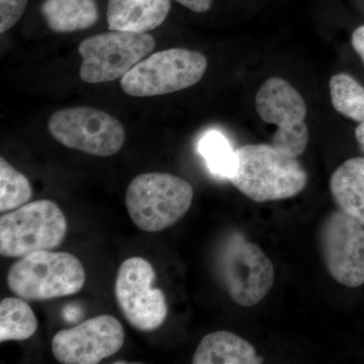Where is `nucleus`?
<instances>
[{
  "label": "nucleus",
  "mask_w": 364,
  "mask_h": 364,
  "mask_svg": "<svg viewBox=\"0 0 364 364\" xmlns=\"http://www.w3.org/2000/svg\"><path fill=\"white\" fill-rule=\"evenodd\" d=\"M48 128L57 142L97 157L117 154L126 141L121 122L93 107L60 109L50 117Z\"/></svg>",
  "instance_id": "6e6552de"
},
{
  "label": "nucleus",
  "mask_w": 364,
  "mask_h": 364,
  "mask_svg": "<svg viewBox=\"0 0 364 364\" xmlns=\"http://www.w3.org/2000/svg\"><path fill=\"white\" fill-rule=\"evenodd\" d=\"M85 269L73 254L36 251L23 256L9 268V291L26 301L63 298L79 293L85 287Z\"/></svg>",
  "instance_id": "f03ea898"
},
{
  "label": "nucleus",
  "mask_w": 364,
  "mask_h": 364,
  "mask_svg": "<svg viewBox=\"0 0 364 364\" xmlns=\"http://www.w3.org/2000/svg\"><path fill=\"white\" fill-rule=\"evenodd\" d=\"M253 345L245 339L228 331L205 335L193 354V364H260Z\"/></svg>",
  "instance_id": "4468645a"
},
{
  "label": "nucleus",
  "mask_w": 364,
  "mask_h": 364,
  "mask_svg": "<svg viewBox=\"0 0 364 364\" xmlns=\"http://www.w3.org/2000/svg\"><path fill=\"white\" fill-rule=\"evenodd\" d=\"M320 248L330 275L342 286L364 284V226L342 210L326 217Z\"/></svg>",
  "instance_id": "9b49d317"
},
{
  "label": "nucleus",
  "mask_w": 364,
  "mask_h": 364,
  "mask_svg": "<svg viewBox=\"0 0 364 364\" xmlns=\"http://www.w3.org/2000/svg\"><path fill=\"white\" fill-rule=\"evenodd\" d=\"M28 0H0V33L11 30L25 14Z\"/></svg>",
  "instance_id": "412c9836"
},
{
  "label": "nucleus",
  "mask_w": 364,
  "mask_h": 364,
  "mask_svg": "<svg viewBox=\"0 0 364 364\" xmlns=\"http://www.w3.org/2000/svg\"><path fill=\"white\" fill-rule=\"evenodd\" d=\"M170 0H109L107 21L109 31L146 33L164 23Z\"/></svg>",
  "instance_id": "ddd939ff"
},
{
  "label": "nucleus",
  "mask_w": 364,
  "mask_h": 364,
  "mask_svg": "<svg viewBox=\"0 0 364 364\" xmlns=\"http://www.w3.org/2000/svg\"><path fill=\"white\" fill-rule=\"evenodd\" d=\"M33 196L32 186L23 173L0 158V212L23 207Z\"/></svg>",
  "instance_id": "aec40b11"
},
{
  "label": "nucleus",
  "mask_w": 364,
  "mask_h": 364,
  "mask_svg": "<svg viewBox=\"0 0 364 364\" xmlns=\"http://www.w3.org/2000/svg\"><path fill=\"white\" fill-rule=\"evenodd\" d=\"M255 107L263 122L277 127L272 145L296 158L305 152L309 143L306 105L291 83L277 76L267 79L256 93Z\"/></svg>",
  "instance_id": "1a4fd4ad"
},
{
  "label": "nucleus",
  "mask_w": 364,
  "mask_h": 364,
  "mask_svg": "<svg viewBox=\"0 0 364 364\" xmlns=\"http://www.w3.org/2000/svg\"><path fill=\"white\" fill-rule=\"evenodd\" d=\"M156 272L149 261L135 256L117 270L114 296L129 324L139 331L156 330L168 315L166 296L153 287Z\"/></svg>",
  "instance_id": "9d476101"
},
{
  "label": "nucleus",
  "mask_w": 364,
  "mask_h": 364,
  "mask_svg": "<svg viewBox=\"0 0 364 364\" xmlns=\"http://www.w3.org/2000/svg\"><path fill=\"white\" fill-rule=\"evenodd\" d=\"M208 67L202 53L173 48L139 62L121 79L127 95L135 97L169 95L196 85Z\"/></svg>",
  "instance_id": "423d86ee"
},
{
  "label": "nucleus",
  "mask_w": 364,
  "mask_h": 364,
  "mask_svg": "<svg viewBox=\"0 0 364 364\" xmlns=\"http://www.w3.org/2000/svg\"><path fill=\"white\" fill-rule=\"evenodd\" d=\"M352 47L358 53L364 64V26H360L352 33Z\"/></svg>",
  "instance_id": "5701e85b"
},
{
  "label": "nucleus",
  "mask_w": 364,
  "mask_h": 364,
  "mask_svg": "<svg viewBox=\"0 0 364 364\" xmlns=\"http://www.w3.org/2000/svg\"><path fill=\"white\" fill-rule=\"evenodd\" d=\"M38 329L33 309L21 298H6L0 301V342L23 341Z\"/></svg>",
  "instance_id": "f3484780"
},
{
  "label": "nucleus",
  "mask_w": 364,
  "mask_h": 364,
  "mask_svg": "<svg viewBox=\"0 0 364 364\" xmlns=\"http://www.w3.org/2000/svg\"><path fill=\"white\" fill-rule=\"evenodd\" d=\"M181 6L191 9L195 13H205L210 9L213 4V0H176Z\"/></svg>",
  "instance_id": "4be33fe9"
},
{
  "label": "nucleus",
  "mask_w": 364,
  "mask_h": 364,
  "mask_svg": "<svg viewBox=\"0 0 364 364\" xmlns=\"http://www.w3.org/2000/svg\"><path fill=\"white\" fill-rule=\"evenodd\" d=\"M67 229L65 215L56 203H26L0 217V254L21 258L36 251L53 250L63 243Z\"/></svg>",
  "instance_id": "20e7f679"
},
{
  "label": "nucleus",
  "mask_w": 364,
  "mask_h": 364,
  "mask_svg": "<svg viewBox=\"0 0 364 364\" xmlns=\"http://www.w3.org/2000/svg\"><path fill=\"white\" fill-rule=\"evenodd\" d=\"M41 13L55 33H73L95 26L100 18L97 0H44Z\"/></svg>",
  "instance_id": "dca6fc26"
},
{
  "label": "nucleus",
  "mask_w": 364,
  "mask_h": 364,
  "mask_svg": "<svg viewBox=\"0 0 364 364\" xmlns=\"http://www.w3.org/2000/svg\"><path fill=\"white\" fill-rule=\"evenodd\" d=\"M198 149L210 173L230 181L236 168V150L221 132L208 131L203 134L198 141Z\"/></svg>",
  "instance_id": "a211bd4d"
},
{
  "label": "nucleus",
  "mask_w": 364,
  "mask_h": 364,
  "mask_svg": "<svg viewBox=\"0 0 364 364\" xmlns=\"http://www.w3.org/2000/svg\"><path fill=\"white\" fill-rule=\"evenodd\" d=\"M156 42L146 33L109 31L83 41L79 75L85 82L105 83L126 75L154 50Z\"/></svg>",
  "instance_id": "0eeeda50"
},
{
  "label": "nucleus",
  "mask_w": 364,
  "mask_h": 364,
  "mask_svg": "<svg viewBox=\"0 0 364 364\" xmlns=\"http://www.w3.org/2000/svg\"><path fill=\"white\" fill-rule=\"evenodd\" d=\"M355 136L359 146H360L361 149L364 151V122L359 123L358 126L356 127Z\"/></svg>",
  "instance_id": "b1692460"
},
{
  "label": "nucleus",
  "mask_w": 364,
  "mask_h": 364,
  "mask_svg": "<svg viewBox=\"0 0 364 364\" xmlns=\"http://www.w3.org/2000/svg\"><path fill=\"white\" fill-rule=\"evenodd\" d=\"M330 191L339 210L364 226V158L340 165L330 178Z\"/></svg>",
  "instance_id": "2eb2a0df"
},
{
  "label": "nucleus",
  "mask_w": 364,
  "mask_h": 364,
  "mask_svg": "<svg viewBox=\"0 0 364 364\" xmlns=\"http://www.w3.org/2000/svg\"><path fill=\"white\" fill-rule=\"evenodd\" d=\"M191 184L181 177L149 172L135 177L126 191L127 210L139 229L156 233L171 227L188 212Z\"/></svg>",
  "instance_id": "7ed1b4c3"
},
{
  "label": "nucleus",
  "mask_w": 364,
  "mask_h": 364,
  "mask_svg": "<svg viewBox=\"0 0 364 364\" xmlns=\"http://www.w3.org/2000/svg\"><path fill=\"white\" fill-rule=\"evenodd\" d=\"M218 273L235 303L242 306L259 304L274 282V268L259 246L238 232L223 243L217 258Z\"/></svg>",
  "instance_id": "39448f33"
},
{
  "label": "nucleus",
  "mask_w": 364,
  "mask_h": 364,
  "mask_svg": "<svg viewBox=\"0 0 364 364\" xmlns=\"http://www.w3.org/2000/svg\"><path fill=\"white\" fill-rule=\"evenodd\" d=\"M333 107L342 116L363 123L364 122V87L351 75L338 73L329 81Z\"/></svg>",
  "instance_id": "6ab92c4d"
},
{
  "label": "nucleus",
  "mask_w": 364,
  "mask_h": 364,
  "mask_svg": "<svg viewBox=\"0 0 364 364\" xmlns=\"http://www.w3.org/2000/svg\"><path fill=\"white\" fill-rule=\"evenodd\" d=\"M236 168L230 178L256 203L287 200L305 189L308 174L298 158L272 144H248L236 149Z\"/></svg>",
  "instance_id": "f257e3e1"
},
{
  "label": "nucleus",
  "mask_w": 364,
  "mask_h": 364,
  "mask_svg": "<svg viewBox=\"0 0 364 364\" xmlns=\"http://www.w3.org/2000/svg\"><path fill=\"white\" fill-rule=\"evenodd\" d=\"M124 343L122 323L111 315H100L61 330L52 340V352L63 364H97L121 350Z\"/></svg>",
  "instance_id": "f8f14e48"
}]
</instances>
